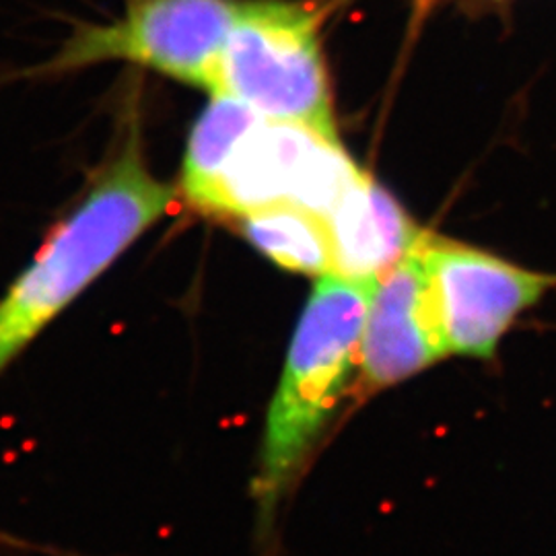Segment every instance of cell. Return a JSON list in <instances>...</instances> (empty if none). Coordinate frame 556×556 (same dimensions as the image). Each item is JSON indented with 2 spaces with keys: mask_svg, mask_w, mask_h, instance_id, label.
<instances>
[{
  "mask_svg": "<svg viewBox=\"0 0 556 556\" xmlns=\"http://www.w3.org/2000/svg\"><path fill=\"white\" fill-rule=\"evenodd\" d=\"M334 273L376 282L427 236L390 192L361 172L326 215Z\"/></svg>",
  "mask_w": 556,
  "mask_h": 556,
  "instance_id": "ba28073f",
  "label": "cell"
},
{
  "mask_svg": "<svg viewBox=\"0 0 556 556\" xmlns=\"http://www.w3.org/2000/svg\"><path fill=\"white\" fill-rule=\"evenodd\" d=\"M378 282V280H376ZM376 282L319 277L307 301L266 420L256 493L270 507L291 484L358 363Z\"/></svg>",
  "mask_w": 556,
  "mask_h": 556,
  "instance_id": "7a4b0ae2",
  "label": "cell"
},
{
  "mask_svg": "<svg viewBox=\"0 0 556 556\" xmlns=\"http://www.w3.org/2000/svg\"><path fill=\"white\" fill-rule=\"evenodd\" d=\"M418 245L379 278L369 299L358 351L367 388L394 386L450 355Z\"/></svg>",
  "mask_w": 556,
  "mask_h": 556,
  "instance_id": "52a82bcc",
  "label": "cell"
},
{
  "mask_svg": "<svg viewBox=\"0 0 556 556\" xmlns=\"http://www.w3.org/2000/svg\"><path fill=\"white\" fill-rule=\"evenodd\" d=\"M211 98L192 128L179 179L184 199L200 213H206L220 174L239 142L262 119L252 108L229 96Z\"/></svg>",
  "mask_w": 556,
  "mask_h": 556,
  "instance_id": "30bf717a",
  "label": "cell"
},
{
  "mask_svg": "<svg viewBox=\"0 0 556 556\" xmlns=\"http://www.w3.org/2000/svg\"><path fill=\"white\" fill-rule=\"evenodd\" d=\"M358 174L340 142L298 124L262 118L227 161L204 215L236 220L291 202L326 219Z\"/></svg>",
  "mask_w": 556,
  "mask_h": 556,
  "instance_id": "5b68a950",
  "label": "cell"
},
{
  "mask_svg": "<svg viewBox=\"0 0 556 556\" xmlns=\"http://www.w3.org/2000/svg\"><path fill=\"white\" fill-rule=\"evenodd\" d=\"M176 192L149 172L132 124L0 295V376L169 211Z\"/></svg>",
  "mask_w": 556,
  "mask_h": 556,
  "instance_id": "6da1fadb",
  "label": "cell"
},
{
  "mask_svg": "<svg viewBox=\"0 0 556 556\" xmlns=\"http://www.w3.org/2000/svg\"><path fill=\"white\" fill-rule=\"evenodd\" d=\"M418 252L441 334L456 355L493 357L514 321L556 287V275L431 233Z\"/></svg>",
  "mask_w": 556,
  "mask_h": 556,
  "instance_id": "8992f818",
  "label": "cell"
},
{
  "mask_svg": "<svg viewBox=\"0 0 556 556\" xmlns=\"http://www.w3.org/2000/svg\"><path fill=\"white\" fill-rule=\"evenodd\" d=\"M215 96L262 118L298 124L340 142L316 15L295 2H239L225 41Z\"/></svg>",
  "mask_w": 556,
  "mask_h": 556,
  "instance_id": "3957f363",
  "label": "cell"
},
{
  "mask_svg": "<svg viewBox=\"0 0 556 556\" xmlns=\"http://www.w3.org/2000/svg\"><path fill=\"white\" fill-rule=\"evenodd\" d=\"M238 4L236 0L130 2L119 21L77 25L59 52L34 66L27 77H59L108 60H126L215 96L220 54Z\"/></svg>",
  "mask_w": 556,
  "mask_h": 556,
  "instance_id": "277c9868",
  "label": "cell"
},
{
  "mask_svg": "<svg viewBox=\"0 0 556 556\" xmlns=\"http://www.w3.org/2000/svg\"><path fill=\"white\" fill-rule=\"evenodd\" d=\"M236 223L241 236L280 268L316 277L334 273L330 229L318 213L280 202L252 211Z\"/></svg>",
  "mask_w": 556,
  "mask_h": 556,
  "instance_id": "9c48e42d",
  "label": "cell"
},
{
  "mask_svg": "<svg viewBox=\"0 0 556 556\" xmlns=\"http://www.w3.org/2000/svg\"><path fill=\"white\" fill-rule=\"evenodd\" d=\"M0 548L2 551H15L20 555L73 556L68 555V553H62V551L54 548V546H43V544L23 540V538L9 534L4 530H0Z\"/></svg>",
  "mask_w": 556,
  "mask_h": 556,
  "instance_id": "8fae6325",
  "label": "cell"
},
{
  "mask_svg": "<svg viewBox=\"0 0 556 556\" xmlns=\"http://www.w3.org/2000/svg\"><path fill=\"white\" fill-rule=\"evenodd\" d=\"M128 2H137V0H128Z\"/></svg>",
  "mask_w": 556,
  "mask_h": 556,
  "instance_id": "7c38bea8",
  "label": "cell"
}]
</instances>
